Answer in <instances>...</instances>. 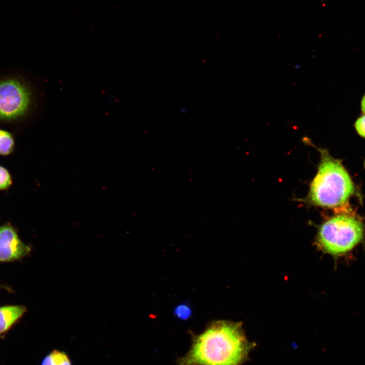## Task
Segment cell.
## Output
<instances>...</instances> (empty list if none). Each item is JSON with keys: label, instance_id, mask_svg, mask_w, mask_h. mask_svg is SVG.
<instances>
[{"label": "cell", "instance_id": "obj_1", "mask_svg": "<svg viewBox=\"0 0 365 365\" xmlns=\"http://www.w3.org/2000/svg\"><path fill=\"white\" fill-rule=\"evenodd\" d=\"M255 345L240 323L217 321L196 337L179 365H242Z\"/></svg>", "mask_w": 365, "mask_h": 365}, {"label": "cell", "instance_id": "obj_2", "mask_svg": "<svg viewBox=\"0 0 365 365\" xmlns=\"http://www.w3.org/2000/svg\"><path fill=\"white\" fill-rule=\"evenodd\" d=\"M320 161L306 198L311 204L327 208L341 206L353 194L354 187L341 162L319 149Z\"/></svg>", "mask_w": 365, "mask_h": 365}, {"label": "cell", "instance_id": "obj_3", "mask_svg": "<svg viewBox=\"0 0 365 365\" xmlns=\"http://www.w3.org/2000/svg\"><path fill=\"white\" fill-rule=\"evenodd\" d=\"M365 243V226L359 219L347 215L334 216L320 227L316 244L336 261L353 260V252Z\"/></svg>", "mask_w": 365, "mask_h": 365}, {"label": "cell", "instance_id": "obj_4", "mask_svg": "<svg viewBox=\"0 0 365 365\" xmlns=\"http://www.w3.org/2000/svg\"><path fill=\"white\" fill-rule=\"evenodd\" d=\"M32 101L30 88L17 79L0 81V120L12 121L28 112Z\"/></svg>", "mask_w": 365, "mask_h": 365}, {"label": "cell", "instance_id": "obj_5", "mask_svg": "<svg viewBox=\"0 0 365 365\" xmlns=\"http://www.w3.org/2000/svg\"><path fill=\"white\" fill-rule=\"evenodd\" d=\"M30 250V247L22 242L12 227L8 225L0 227V262L20 259Z\"/></svg>", "mask_w": 365, "mask_h": 365}, {"label": "cell", "instance_id": "obj_6", "mask_svg": "<svg viewBox=\"0 0 365 365\" xmlns=\"http://www.w3.org/2000/svg\"><path fill=\"white\" fill-rule=\"evenodd\" d=\"M23 306L0 307V335L6 332L25 312Z\"/></svg>", "mask_w": 365, "mask_h": 365}, {"label": "cell", "instance_id": "obj_7", "mask_svg": "<svg viewBox=\"0 0 365 365\" xmlns=\"http://www.w3.org/2000/svg\"><path fill=\"white\" fill-rule=\"evenodd\" d=\"M41 365H71V362L65 352L54 350L45 356Z\"/></svg>", "mask_w": 365, "mask_h": 365}, {"label": "cell", "instance_id": "obj_8", "mask_svg": "<svg viewBox=\"0 0 365 365\" xmlns=\"http://www.w3.org/2000/svg\"><path fill=\"white\" fill-rule=\"evenodd\" d=\"M14 148V140L12 134L4 130L0 129V155L10 154Z\"/></svg>", "mask_w": 365, "mask_h": 365}, {"label": "cell", "instance_id": "obj_9", "mask_svg": "<svg viewBox=\"0 0 365 365\" xmlns=\"http://www.w3.org/2000/svg\"><path fill=\"white\" fill-rule=\"evenodd\" d=\"M192 313L190 306L187 303L178 305L173 311L174 316L183 320L188 319L191 316Z\"/></svg>", "mask_w": 365, "mask_h": 365}, {"label": "cell", "instance_id": "obj_10", "mask_svg": "<svg viewBox=\"0 0 365 365\" xmlns=\"http://www.w3.org/2000/svg\"><path fill=\"white\" fill-rule=\"evenodd\" d=\"M12 184L11 177L7 170L0 166V191L8 188Z\"/></svg>", "mask_w": 365, "mask_h": 365}, {"label": "cell", "instance_id": "obj_11", "mask_svg": "<svg viewBox=\"0 0 365 365\" xmlns=\"http://www.w3.org/2000/svg\"><path fill=\"white\" fill-rule=\"evenodd\" d=\"M355 127L358 133L365 138V115L358 118L356 121Z\"/></svg>", "mask_w": 365, "mask_h": 365}, {"label": "cell", "instance_id": "obj_12", "mask_svg": "<svg viewBox=\"0 0 365 365\" xmlns=\"http://www.w3.org/2000/svg\"><path fill=\"white\" fill-rule=\"evenodd\" d=\"M361 110L362 112L365 114V95L361 100Z\"/></svg>", "mask_w": 365, "mask_h": 365}, {"label": "cell", "instance_id": "obj_13", "mask_svg": "<svg viewBox=\"0 0 365 365\" xmlns=\"http://www.w3.org/2000/svg\"><path fill=\"white\" fill-rule=\"evenodd\" d=\"M364 166H365V163H364Z\"/></svg>", "mask_w": 365, "mask_h": 365}]
</instances>
